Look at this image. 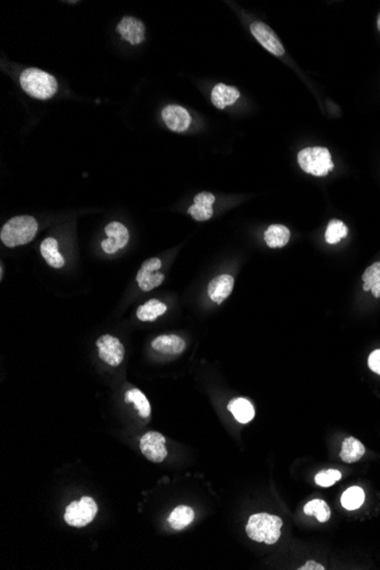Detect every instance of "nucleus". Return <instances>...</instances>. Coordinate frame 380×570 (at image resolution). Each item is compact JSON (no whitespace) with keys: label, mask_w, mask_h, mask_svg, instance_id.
<instances>
[{"label":"nucleus","mask_w":380,"mask_h":570,"mask_svg":"<svg viewBox=\"0 0 380 570\" xmlns=\"http://www.w3.org/2000/svg\"><path fill=\"white\" fill-rule=\"evenodd\" d=\"M118 32L123 40L136 46L145 40V24L136 17H124L118 25Z\"/></svg>","instance_id":"12"},{"label":"nucleus","mask_w":380,"mask_h":570,"mask_svg":"<svg viewBox=\"0 0 380 570\" xmlns=\"http://www.w3.org/2000/svg\"><path fill=\"white\" fill-rule=\"evenodd\" d=\"M107 239L102 243V248L107 254H114L126 248L129 241V231L120 222H111L105 228Z\"/></svg>","instance_id":"10"},{"label":"nucleus","mask_w":380,"mask_h":570,"mask_svg":"<svg viewBox=\"0 0 380 570\" xmlns=\"http://www.w3.org/2000/svg\"><path fill=\"white\" fill-rule=\"evenodd\" d=\"M371 292L374 294L375 297H380V285H376V286L372 287L371 288Z\"/></svg>","instance_id":"31"},{"label":"nucleus","mask_w":380,"mask_h":570,"mask_svg":"<svg viewBox=\"0 0 380 570\" xmlns=\"http://www.w3.org/2000/svg\"><path fill=\"white\" fill-rule=\"evenodd\" d=\"M368 363L374 373L380 375V349H376L375 352L371 353Z\"/></svg>","instance_id":"29"},{"label":"nucleus","mask_w":380,"mask_h":570,"mask_svg":"<svg viewBox=\"0 0 380 570\" xmlns=\"http://www.w3.org/2000/svg\"><path fill=\"white\" fill-rule=\"evenodd\" d=\"M364 492L361 487L353 486L344 492V494L342 495V505L346 509V510H357L361 505H364Z\"/></svg>","instance_id":"25"},{"label":"nucleus","mask_w":380,"mask_h":570,"mask_svg":"<svg viewBox=\"0 0 380 570\" xmlns=\"http://www.w3.org/2000/svg\"><path fill=\"white\" fill-rule=\"evenodd\" d=\"M38 231V222L30 215L10 219L0 231V239L7 248H13L30 243Z\"/></svg>","instance_id":"1"},{"label":"nucleus","mask_w":380,"mask_h":570,"mask_svg":"<svg viewBox=\"0 0 380 570\" xmlns=\"http://www.w3.org/2000/svg\"><path fill=\"white\" fill-rule=\"evenodd\" d=\"M98 507L93 498L83 496L80 501H73L67 505L64 519L69 526L85 527L95 519Z\"/></svg>","instance_id":"5"},{"label":"nucleus","mask_w":380,"mask_h":570,"mask_svg":"<svg viewBox=\"0 0 380 570\" xmlns=\"http://www.w3.org/2000/svg\"><path fill=\"white\" fill-rule=\"evenodd\" d=\"M377 24H378V30H379V31H380V14H379V15H378V22H377Z\"/></svg>","instance_id":"32"},{"label":"nucleus","mask_w":380,"mask_h":570,"mask_svg":"<svg viewBox=\"0 0 380 570\" xmlns=\"http://www.w3.org/2000/svg\"><path fill=\"white\" fill-rule=\"evenodd\" d=\"M195 518V514L192 507L187 505H179L171 512L169 517V524L175 531H181L192 524Z\"/></svg>","instance_id":"22"},{"label":"nucleus","mask_w":380,"mask_h":570,"mask_svg":"<svg viewBox=\"0 0 380 570\" xmlns=\"http://www.w3.org/2000/svg\"><path fill=\"white\" fill-rule=\"evenodd\" d=\"M251 32L255 39L265 47V50L273 54L275 56H282L284 54V48L277 34L273 32L271 28L262 22H253L251 24Z\"/></svg>","instance_id":"9"},{"label":"nucleus","mask_w":380,"mask_h":570,"mask_svg":"<svg viewBox=\"0 0 380 570\" xmlns=\"http://www.w3.org/2000/svg\"><path fill=\"white\" fill-rule=\"evenodd\" d=\"M362 281L366 292H369L376 285H380V262H376L368 267L362 276Z\"/></svg>","instance_id":"27"},{"label":"nucleus","mask_w":380,"mask_h":570,"mask_svg":"<svg viewBox=\"0 0 380 570\" xmlns=\"http://www.w3.org/2000/svg\"><path fill=\"white\" fill-rule=\"evenodd\" d=\"M20 83L27 95L43 100L52 98L58 89V83L52 74L34 67L21 73Z\"/></svg>","instance_id":"3"},{"label":"nucleus","mask_w":380,"mask_h":570,"mask_svg":"<svg viewBox=\"0 0 380 570\" xmlns=\"http://www.w3.org/2000/svg\"><path fill=\"white\" fill-rule=\"evenodd\" d=\"M291 238V231L287 227L281 224H272L265 231V241L269 248H280L288 244Z\"/></svg>","instance_id":"19"},{"label":"nucleus","mask_w":380,"mask_h":570,"mask_svg":"<svg viewBox=\"0 0 380 570\" xmlns=\"http://www.w3.org/2000/svg\"><path fill=\"white\" fill-rule=\"evenodd\" d=\"M239 97H241V93L237 88L227 86L225 83L216 85L211 94L212 104L219 109H225L227 106L235 104Z\"/></svg>","instance_id":"15"},{"label":"nucleus","mask_w":380,"mask_h":570,"mask_svg":"<svg viewBox=\"0 0 380 570\" xmlns=\"http://www.w3.org/2000/svg\"><path fill=\"white\" fill-rule=\"evenodd\" d=\"M366 453L364 445L354 437H347L342 445V451L339 453V458L346 463H354L362 459Z\"/></svg>","instance_id":"20"},{"label":"nucleus","mask_w":380,"mask_h":570,"mask_svg":"<svg viewBox=\"0 0 380 570\" xmlns=\"http://www.w3.org/2000/svg\"><path fill=\"white\" fill-rule=\"evenodd\" d=\"M215 196L208 191H203L196 195L194 198L195 204L190 206L188 210L189 215L195 219L196 221H206L212 218L213 215V204H214Z\"/></svg>","instance_id":"14"},{"label":"nucleus","mask_w":380,"mask_h":570,"mask_svg":"<svg viewBox=\"0 0 380 570\" xmlns=\"http://www.w3.org/2000/svg\"><path fill=\"white\" fill-rule=\"evenodd\" d=\"M161 267L162 262L157 257H152L142 263L136 278L140 289L149 292L162 284L166 277L164 274L159 272Z\"/></svg>","instance_id":"6"},{"label":"nucleus","mask_w":380,"mask_h":570,"mask_svg":"<svg viewBox=\"0 0 380 570\" xmlns=\"http://www.w3.org/2000/svg\"><path fill=\"white\" fill-rule=\"evenodd\" d=\"M282 520L273 514H253L248 519L246 526V533L251 540L271 545L277 543L281 536Z\"/></svg>","instance_id":"2"},{"label":"nucleus","mask_w":380,"mask_h":570,"mask_svg":"<svg viewBox=\"0 0 380 570\" xmlns=\"http://www.w3.org/2000/svg\"><path fill=\"white\" fill-rule=\"evenodd\" d=\"M234 285H235L234 277L229 274H221L219 277H215L208 284V296L214 303L221 304L232 294Z\"/></svg>","instance_id":"13"},{"label":"nucleus","mask_w":380,"mask_h":570,"mask_svg":"<svg viewBox=\"0 0 380 570\" xmlns=\"http://www.w3.org/2000/svg\"><path fill=\"white\" fill-rule=\"evenodd\" d=\"M40 252L47 263L55 269H60L64 267L65 261L62 254L58 252V243L55 238L48 237L43 241L40 245Z\"/></svg>","instance_id":"17"},{"label":"nucleus","mask_w":380,"mask_h":570,"mask_svg":"<svg viewBox=\"0 0 380 570\" xmlns=\"http://www.w3.org/2000/svg\"><path fill=\"white\" fill-rule=\"evenodd\" d=\"M341 478V472H338L336 469H328V470H321L320 472H317L315 476V483L321 487H331V485H334Z\"/></svg>","instance_id":"28"},{"label":"nucleus","mask_w":380,"mask_h":570,"mask_svg":"<svg viewBox=\"0 0 380 570\" xmlns=\"http://www.w3.org/2000/svg\"><path fill=\"white\" fill-rule=\"evenodd\" d=\"M152 347L157 352L177 355L185 351L186 342L177 335H162L153 340Z\"/></svg>","instance_id":"16"},{"label":"nucleus","mask_w":380,"mask_h":570,"mask_svg":"<svg viewBox=\"0 0 380 570\" xmlns=\"http://www.w3.org/2000/svg\"><path fill=\"white\" fill-rule=\"evenodd\" d=\"M304 514L306 516H313L320 523H326L331 519V511L326 502L315 498L304 505Z\"/></svg>","instance_id":"24"},{"label":"nucleus","mask_w":380,"mask_h":570,"mask_svg":"<svg viewBox=\"0 0 380 570\" xmlns=\"http://www.w3.org/2000/svg\"><path fill=\"white\" fill-rule=\"evenodd\" d=\"M162 118L171 131L183 132L192 124V116L182 106H166L163 109Z\"/></svg>","instance_id":"11"},{"label":"nucleus","mask_w":380,"mask_h":570,"mask_svg":"<svg viewBox=\"0 0 380 570\" xmlns=\"http://www.w3.org/2000/svg\"><path fill=\"white\" fill-rule=\"evenodd\" d=\"M298 164L303 171L315 177H324L334 170L331 152L324 147H308L298 153Z\"/></svg>","instance_id":"4"},{"label":"nucleus","mask_w":380,"mask_h":570,"mask_svg":"<svg viewBox=\"0 0 380 570\" xmlns=\"http://www.w3.org/2000/svg\"><path fill=\"white\" fill-rule=\"evenodd\" d=\"M126 402L133 403L142 418H148L150 415V404L145 394L138 388H133L126 393Z\"/></svg>","instance_id":"23"},{"label":"nucleus","mask_w":380,"mask_h":570,"mask_svg":"<svg viewBox=\"0 0 380 570\" xmlns=\"http://www.w3.org/2000/svg\"><path fill=\"white\" fill-rule=\"evenodd\" d=\"M347 234H348V229L344 222L341 220H331L328 224L324 238L328 244H338L342 239L346 238Z\"/></svg>","instance_id":"26"},{"label":"nucleus","mask_w":380,"mask_h":570,"mask_svg":"<svg viewBox=\"0 0 380 570\" xmlns=\"http://www.w3.org/2000/svg\"><path fill=\"white\" fill-rule=\"evenodd\" d=\"M100 359L109 366H118L124 359V347L116 337L104 335L96 342Z\"/></svg>","instance_id":"8"},{"label":"nucleus","mask_w":380,"mask_h":570,"mask_svg":"<svg viewBox=\"0 0 380 570\" xmlns=\"http://www.w3.org/2000/svg\"><path fill=\"white\" fill-rule=\"evenodd\" d=\"M300 570H324L326 568L322 566V564H317V561L310 560L304 564V566H302L301 568H298Z\"/></svg>","instance_id":"30"},{"label":"nucleus","mask_w":380,"mask_h":570,"mask_svg":"<svg viewBox=\"0 0 380 570\" xmlns=\"http://www.w3.org/2000/svg\"><path fill=\"white\" fill-rule=\"evenodd\" d=\"M228 410L241 424H248L255 417L254 406L248 399L243 397L232 399L229 402Z\"/></svg>","instance_id":"18"},{"label":"nucleus","mask_w":380,"mask_h":570,"mask_svg":"<svg viewBox=\"0 0 380 570\" xmlns=\"http://www.w3.org/2000/svg\"><path fill=\"white\" fill-rule=\"evenodd\" d=\"M166 312V305L159 300H149L137 309L140 321H154Z\"/></svg>","instance_id":"21"},{"label":"nucleus","mask_w":380,"mask_h":570,"mask_svg":"<svg viewBox=\"0 0 380 570\" xmlns=\"http://www.w3.org/2000/svg\"><path fill=\"white\" fill-rule=\"evenodd\" d=\"M166 437L157 432H148L140 439V450L149 461L159 463L168 455Z\"/></svg>","instance_id":"7"}]
</instances>
